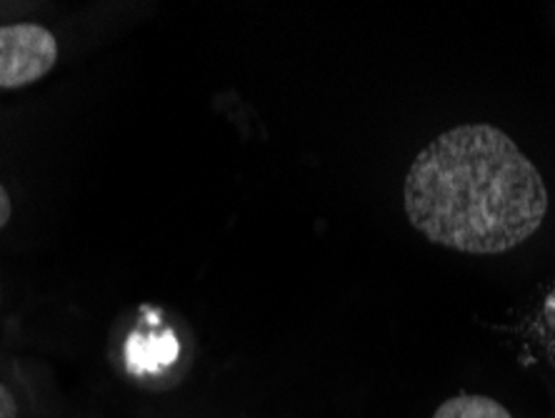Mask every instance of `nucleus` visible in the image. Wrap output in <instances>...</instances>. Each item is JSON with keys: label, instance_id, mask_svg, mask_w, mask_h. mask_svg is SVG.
Wrapping results in <instances>:
<instances>
[{"label": "nucleus", "instance_id": "nucleus-7", "mask_svg": "<svg viewBox=\"0 0 555 418\" xmlns=\"http://www.w3.org/2000/svg\"><path fill=\"white\" fill-rule=\"evenodd\" d=\"M543 321L555 331V291H551L543 301Z\"/></svg>", "mask_w": 555, "mask_h": 418}, {"label": "nucleus", "instance_id": "nucleus-5", "mask_svg": "<svg viewBox=\"0 0 555 418\" xmlns=\"http://www.w3.org/2000/svg\"><path fill=\"white\" fill-rule=\"evenodd\" d=\"M0 418H21L18 398L5 383H0Z\"/></svg>", "mask_w": 555, "mask_h": 418}, {"label": "nucleus", "instance_id": "nucleus-1", "mask_svg": "<svg viewBox=\"0 0 555 418\" xmlns=\"http://www.w3.org/2000/svg\"><path fill=\"white\" fill-rule=\"evenodd\" d=\"M551 211L541 168L491 123H461L423 145L403 178V213L421 239L463 256L526 245Z\"/></svg>", "mask_w": 555, "mask_h": 418}, {"label": "nucleus", "instance_id": "nucleus-3", "mask_svg": "<svg viewBox=\"0 0 555 418\" xmlns=\"http://www.w3.org/2000/svg\"><path fill=\"white\" fill-rule=\"evenodd\" d=\"M181 356V339L173 326L163 324L160 316H151L138 324V329L128 335L126 358L130 366L141 371H155V368L173 366Z\"/></svg>", "mask_w": 555, "mask_h": 418}, {"label": "nucleus", "instance_id": "nucleus-8", "mask_svg": "<svg viewBox=\"0 0 555 418\" xmlns=\"http://www.w3.org/2000/svg\"><path fill=\"white\" fill-rule=\"evenodd\" d=\"M553 15H555V11H553Z\"/></svg>", "mask_w": 555, "mask_h": 418}, {"label": "nucleus", "instance_id": "nucleus-6", "mask_svg": "<svg viewBox=\"0 0 555 418\" xmlns=\"http://www.w3.org/2000/svg\"><path fill=\"white\" fill-rule=\"evenodd\" d=\"M13 218V199L11 193H8V188L3 186V180H0V231L11 224Z\"/></svg>", "mask_w": 555, "mask_h": 418}, {"label": "nucleus", "instance_id": "nucleus-2", "mask_svg": "<svg viewBox=\"0 0 555 418\" xmlns=\"http://www.w3.org/2000/svg\"><path fill=\"white\" fill-rule=\"evenodd\" d=\"M61 61V40L43 23L0 26V90L36 86Z\"/></svg>", "mask_w": 555, "mask_h": 418}, {"label": "nucleus", "instance_id": "nucleus-4", "mask_svg": "<svg viewBox=\"0 0 555 418\" xmlns=\"http://www.w3.org/2000/svg\"><path fill=\"white\" fill-rule=\"evenodd\" d=\"M433 418H513L501 401L491 396H480V393H459L443 401Z\"/></svg>", "mask_w": 555, "mask_h": 418}]
</instances>
